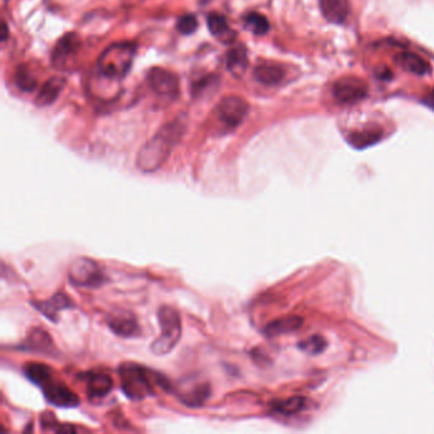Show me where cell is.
Masks as SVG:
<instances>
[{
  "label": "cell",
  "instance_id": "obj_1",
  "mask_svg": "<svg viewBox=\"0 0 434 434\" xmlns=\"http://www.w3.org/2000/svg\"><path fill=\"white\" fill-rule=\"evenodd\" d=\"M185 133V123L176 118L172 123L162 126L139 150L137 167L140 172L152 174L158 171L167 162L176 144L179 143Z\"/></svg>",
  "mask_w": 434,
  "mask_h": 434
},
{
  "label": "cell",
  "instance_id": "obj_2",
  "mask_svg": "<svg viewBox=\"0 0 434 434\" xmlns=\"http://www.w3.org/2000/svg\"><path fill=\"white\" fill-rule=\"evenodd\" d=\"M118 376L125 396L131 401H142L152 396L155 384L167 389L168 382H165L163 377L135 363H123L118 367Z\"/></svg>",
  "mask_w": 434,
  "mask_h": 434
},
{
  "label": "cell",
  "instance_id": "obj_3",
  "mask_svg": "<svg viewBox=\"0 0 434 434\" xmlns=\"http://www.w3.org/2000/svg\"><path fill=\"white\" fill-rule=\"evenodd\" d=\"M137 49V45L133 43L110 45L99 56L97 62L99 75L108 81H123L130 72Z\"/></svg>",
  "mask_w": 434,
  "mask_h": 434
},
{
  "label": "cell",
  "instance_id": "obj_4",
  "mask_svg": "<svg viewBox=\"0 0 434 434\" xmlns=\"http://www.w3.org/2000/svg\"><path fill=\"white\" fill-rule=\"evenodd\" d=\"M157 318L161 328V335L150 345V352L155 355H166L174 350L182 335V323L180 313L169 306H161L157 312Z\"/></svg>",
  "mask_w": 434,
  "mask_h": 434
},
{
  "label": "cell",
  "instance_id": "obj_5",
  "mask_svg": "<svg viewBox=\"0 0 434 434\" xmlns=\"http://www.w3.org/2000/svg\"><path fill=\"white\" fill-rule=\"evenodd\" d=\"M69 282L78 288H99L105 282V275L99 264L88 257L75 259L69 267Z\"/></svg>",
  "mask_w": 434,
  "mask_h": 434
},
{
  "label": "cell",
  "instance_id": "obj_6",
  "mask_svg": "<svg viewBox=\"0 0 434 434\" xmlns=\"http://www.w3.org/2000/svg\"><path fill=\"white\" fill-rule=\"evenodd\" d=\"M218 120L226 129L233 130L243 123L248 113V104L238 96L224 97L216 108Z\"/></svg>",
  "mask_w": 434,
  "mask_h": 434
},
{
  "label": "cell",
  "instance_id": "obj_7",
  "mask_svg": "<svg viewBox=\"0 0 434 434\" xmlns=\"http://www.w3.org/2000/svg\"><path fill=\"white\" fill-rule=\"evenodd\" d=\"M368 94L366 82L357 77H344L333 86V96L341 105H354Z\"/></svg>",
  "mask_w": 434,
  "mask_h": 434
},
{
  "label": "cell",
  "instance_id": "obj_8",
  "mask_svg": "<svg viewBox=\"0 0 434 434\" xmlns=\"http://www.w3.org/2000/svg\"><path fill=\"white\" fill-rule=\"evenodd\" d=\"M147 79L155 94L171 99L177 97L180 91V82L177 75L171 73L169 70L158 67L152 68L148 72Z\"/></svg>",
  "mask_w": 434,
  "mask_h": 434
},
{
  "label": "cell",
  "instance_id": "obj_9",
  "mask_svg": "<svg viewBox=\"0 0 434 434\" xmlns=\"http://www.w3.org/2000/svg\"><path fill=\"white\" fill-rule=\"evenodd\" d=\"M48 403L57 408H75L79 405V397L74 391L70 390L68 386L54 379H49L41 386Z\"/></svg>",
  "mask_w": 434,
  "mask_h": 434
},
{
  "label": "cell",
  "instance_id": "obj_10",
  "mask_svg": "<svg viewBox=\"0 0 434 434\" xmlns=\"http://www.w3.org/2000/svg\"><path fill=\"white\" fill-rule=\"evenodd\" d=\"M82 40L78 33L68 32L56 43L52 52H51V62L55 68H64L69 59L78 54L81 50Z\"/></svg>",
  "mask_w": 434,
  "mask_h": 434
},
{
  "label": "cell",
  "instance_id": "obj_11",
  "mask_svg": "<svg viewBox=\"0 0 434 434\" xmlns=\"http://www.w3.org/2000/svg\"><path fill=\"white\" fill-rule=\"evenodd\" d=\"M33 307L36 310L40 311V313H43L46 318H49L51 321L56 323L59 320V313L64 310L73 308L74 304L65 293H56L52 297L41 301V302H33Z\"/></svg>",
  "mask_w": 434,
  "mask_h": 434
},
{
  "label": "cell",
  "instance_id": "obj_12",
  "mask_svg": "<svg viewBox=\"0 0 434 434\" xmlns=\"http://www.w3.org/2000/svg\"><path fill=\"white\" fill-rule=\"evenodd\" d=\"M107 325L113 334L121 338H134L139 335L140 328L137 318L130 312H120L107 317Z\"/></svg>",
  "mask_w": 434,
  "mask_h": 434
},
{
  "label": "cell",
  "instance_id": "obj_13",
  "mask_svg": "<svg viewBox=\"0 0 434 434\" xmlns=\"http://www.w3.org/2000/svg\"><path fill=\"white\" fill-rule=\"evenodd\" d=\"M19 349L25 352H35L49 355L55 350L52 338L43 329H32L23 343L19 345Z\"/></svg>",
  "mask_w": 434,
  "mask_h": 434
},
{
  "label": "cell",
  "instance_id": "obj_14",
  "mask_svg": "<svg viewBox=\"0 0 434 434\" xmlns=\"http://www.w3.org/2000/svg\"><path fill=\"white\" fill-rule=\"evenodd\" d=\"M206 25L211 31V36L217 38L222 44H232L237 38V33L232 30L227 18L219 13H211L206 18Z\"/></svg>",
  "mask_w": 434,
  "mask_h": 434
},
{
  "label": "cell",
  "instance_id": "obj_15",
  "mask_svg": "<svg viewBox=\"0 0 434 434\" xmlns=\"http://www.w3.org/2000/svg\"><path fill=\"white\" fill-rule=\"evenodd\" d=\"M320 9L326 21L343 25L349 17L350 6L349 0H320Z\"/></svg>",
  "mask_w": 434,
  "mask_h": 434
},
{
  "label": "cell",
  "instance_id": "obj_16",
  "mask_svg": "<svg viewBox=\"0 0 434 434\" xmlns=\"http://www.w3.org/2000/svg\"><path fill=\"white\" fill-rule=\"evenodd\" d=\"M112 379L107 373H88L86 390L89 400H99L107 396L112 390Z\"/></svg>",
  "mask_w": 434,
  "mask_h": 434
},
{
  "label": "cell",
  "instance_id": "obj_17",
  "mask_svg": "<svg viewBox=\"0 0 434 434\" xmlns=\"http://www.w3.org/2000/svg\"><path fill=\"white\" fill-rule=\"evenodd\" d=\"M256 81L265 86H277L286 78V69L275 62H261L254 69Z\"/></svg>",
  "mask_w": 434,
  "mask_h": 434
},
{
  "label": "cell",
  "instance_id": "obj_18",
  "mask_svg": "<svg viewBox=\"0 0 434 434\" xmlns=\"http://www.w3.org/2000/svg\"><path fill=\"white\" fill-rule=\"evenodd\" d=\"M65 86V79L56 75L52 77L44 83L43 88L40 89L38 97H36V104L38 106H49L54 104L59 94L62 91V88Z\"/></svg>",
  "mask_w": 434,
  "mask_h": 434
},
{
  "label": "cell",
  "instance_id": "obj_19",
  "mask_svg": "<svg viewBox=\"0 0 434 434\" xmlns=\"http://www.w3.org/2000/svg\"><path fill=\"white\" fill-rule=\"evenodd\" d=\"M227 69L230 70V74L235 77H241L248 65L247 50L243 45H237L228 51L226 57Z\"/></svg>",
  "mask_w": 434,
  "mask_h": 434
},
{
  "label": "cell",
  "instance_id": "obj_20",
  "mask_svg": "<svg viewBox=\"0 0 434 434\" xmlns=\"http://www.w3.org/2000/svg\"><path fill=\"white\" fill-rule=\"evenodd\" d=\"M395 59H396L399 67H401L404 70L413 73V74L425 75L430 72L428 62L413 52H400Z\"/></svg>",
  "mask_w": 434,
  "mask_h": 434
},
{
  "label": "cell",
  "instance_id": "obj_21",
  "mask_svg": "<svg viewBox=\"0 0 434 434\" xmlns=\"http://www.w3.org/2000/svg\"><path fill=\"white\" fill-rule=\"evenodd\" d=\"M382 130L377 128H366L363 130L353 131L349 134L347 140L355 148H366L381 140Z\"/></svg>",
  "mask_w": 434,
  "mask_h": 434
},
{
  "label": "cell",
  "instance_id": "obj_22",
  "mask_svg": "<svg viewBox=\"0 0 434 434\" xmlns=\"http://www.w3.org/2000/svg\"><path fill=\"white\" fill-rule=\"evenodd\" d=\"M23 373L26 377L33 382L35 385L41 386L46 384L49 379H52V371L49 366H45L41 363H27L23 367Z\"/></svg>",
  "mask_w": 434,
  "mask_h": 434
},
{
  "label": "cell",
  "instance_id": "obj_23",
  "mask_svg": "<svg viewBox=\"0 0 434 434\" xmlns=\"http://www.w3.org/2000/svg\"><path fill=\"white\" fill-rule=\"evenodd\" d=\"M302 323V320L298 317H286V318H280L275 320L273 323H269L264 333L267 336H278L291 333L294 330H297Z\"/></svg>",
  "mask_w": 434,
  "mask_h": 434
},
{
  "label": "cell",
  "instance_id": "obj_24",
  "mask_svg": "<svg viewBox=\"0 0 434 434\" xmlns=\"http://www.w3.org/2000/svg\"><path fill=\"white\" fill-rule=\"evenodd\" d=\"M209 396H211V387L206 384H201V385L195 386L193 390L182 394L180 400L187 406L199 408V406L204 405L205 401L209 399Z\"/></svg>",
  "mask_w": 434,
  "mask_h": 434
},
{
  "label": "cell",
  "instance_id": "obj_25",
  "mask_svg": "<svg viewBox=\"0 0 434 434\" xmlns=\"http://www.w3.org/2000/svg\"><path fill=\"white\" fill-rule=\"evenodd\" d=\"M243 25L248 31L252 32L254 35L261 36L265 35L270 30V23L265 16L260 13L250 12L243 17Z\"/></svg>",
  "mask_w": 434,
  "mask_h": 434
},
{
  "label": "cell",
  "instance_id": "obj_26",
  "mask_svg": "<svg viewBox=\"0 0 434 434\" xmlns=\"http://www.w3.org/2000/svg\"><path fill=\"white\" fill-rule=\"evenodd\" d=\"M14 81L17 87L23 91V92H32L35 91V88L38 86V81L35 78V75L32 74L30 69L26 65H21L17 68L16 75H14Z\"/></svg>",
  "mask_w": 434,
  "mask_h": 434
},
{
  "label": "cell",
  "instance_id": "obj_27",
  "mask_svg": "<svg viewBox=\"0 0 434 434\" xmlns=\"http://www.w3.org/2000/svg\"><path fill=\"white\" fill-rule=\"evenodd\" d=\"M304 399L301 397H293V399H288L286 401H282V403L274 404V411L280 413L283 416H291V414H296L299 410H302L304 405Z\"/></svg>",
  "mask_w": 434,
  "mask_h": 434
},
{
  "label": "cell",
  "instance_id": "obj_28",
  "mask_svg": "<svg viewBox=\"0 0 434 434\" xmlns=\"http://www.w3.org/2000/svg\"><path fill=\"white\" fill-rule=\"evenodd\" d=\"M176 27L182 35H193L198 30V19L193 14H185L179 18Z\"/></svg>",
  "mask_w": 434,
  "mask_h": 434
},
{
  "label": "cell",
  "instance_id": "obj_29",
  "mask_svg": "<svg viewBox=\"0 0 434 434\" xmlns=\"http://www.w3.org/2000/svg\"><path fill=\"white\" fill-rule=\"evenodd\" d=\"M299 347L304 349V352H307V353L316 354L323 350L325 347V343L320 338H312L310 340L302 343Z\"/></svg>",
  "mask_w": 434,
  "mask_h": 434
},
{
  "label": "cell",
  "instance_id": "obj_30",
  "mask_svg": "<svg viewBox=\"0 0 434 434\" xmlns=\"http://www.w3.org/2000/svg\"><path fill=\"white\" fill-rule=\"evenodd\" d=\"M213 83H216V77L214 75H208L203 78L201 81L195 82L193 84V96H200L204 92L208 86H211Z\"/></svg>",
  "mask_w": 434,
  "mask_h": 434
},
{
  "label": "cell",
  "instance_id": "obj_31",
  "mask_svg": "<svg viewBox=\"0 0 434 434\" xmlns=\"http://www.w3.org/2000/svg\"><path fill=\"white\" fill-rule=\"evenodd\" d=\"M55 432L56 433H75L77 428L73 425H69V424H62L55 429Z\"/></svg>",
  "mask_w": 434,
  "mask_h": 434
},
{
  "label": "cell",
  "instance_id": "obj_32",
  "mask_svg": "<svg viewBox=\"0 0 434 434\" xmlns=\"http://www.w3.org/2000/svg\"><path fill=\"white\" fill-rule=\"evenodd\" d=\"M425 102H427L432 108H434V92H432V94L429 96L428 99H425Z\"/></svg>",
  "mask_w": 434,
  "mask_h": 434
},
{
  "label": "cell",
  "instance_id": "obj_33",
  "mask_svg": "<svg viewBox=\"0 0 434 434\" xmlns=\"http://www.w3.org/2000/svg\"><path fill=\"white\" fill-rule=\"evenodd\" d=\"M6 35H8V33H6V23H3V38H1V40H3V41H6Z\"/></svg>",
  "mask_w": 434,
  "mask_h": 434
}]
</instances>
